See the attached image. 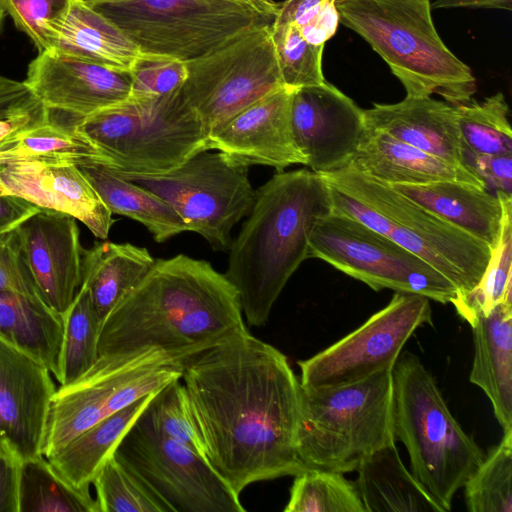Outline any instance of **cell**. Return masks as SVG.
<instances>
[{
    "label": "cell",
    "instance_id": "6da1fadb",
    "mask_svg": "<svg viewBox=\"0 0 512 512\" xmlns=\"http://www.w3.org/2000/svg\"><path fill=\"white\" fill-rule=\"evenodd\" d=\"M181 382L205 458L236 494L307 469L297 450L301 384L274 346L247 330L186 361Z\"/></svg>",
    "mask_w": 512,
    "mask_h": 512
},
{
    "label": "cell",
    "instance_id": "7a4b0ae2",
    "mask_svg": "<svg viewBox=\"0 0 512 512\" xmlns=\"http://www.w3.org/2000/svg\"><path fill=\"white\" fill-rule=\"evenodd\" d=\"M247 331L224 274L184 254L158 259L105 318L99 355L156 347L179 365Z\"/></svg>",
    "mask_w": 512,
    "mask_h": 512
},
{
    "label": "cell",
    "instance_id": "3957f363",
    "mask_svg": "<svg viewBox=\"0 0 512 512\" xmlns=\"http://www.w3.org/2000/svg\"><path fill=\"white\" fill-rule=\"evenodd\" d=\"M332 211L328 184L308 169L278 172L256 191L224 274L249 325L266 324L286 283L309 258L314 226Z\"/></svg>",
    "mask_w": 512,
    "mask_h": 512
},
{
    "label": "cell",
    "instance_id": "277c9868",
    "mask_svg": "<svg viewBox=\"0 0 512 512\" xmlns=\"http://www.w3.org/2000/svg\"><path fill=\"white\" fill-rule=\"evenodd\" d=\"M321 176L329 186L333 211L409 250L447 278L457 293L478 284L491 257L488 245L350 166Z\"/></svg>",
    "mask_w": 512,
    "mask_h": 512
},
{
    "label": "cell",
    "instance_id": "5b68a950",
    "mask_svg": "<svg viewBox=\"0 0 512 512\" xmlns=\"http://www.w3.org/2000/svg\"><path fill=\"white\" fill-rule=\"evenodd\" d=\"M340 23L360 35L402 83L406 96L472 100L471 69L444 44L430 0H337Z\"/></svg>",
    "mask_w": 512,
    "mask_h": 512
},
{
    "label": "cell",
    "instance_id": "8992f818",
    "mask_svg": "<svg viewBox=\"0 0 512 512\" xmlns=\"http://www.w3.org/2000/svg\"><path fill=\"white\" fill-rule=\"evenodd\" d=\"M392 372L395 437L409 454L412 475L445 512L450 511L455 494L484 454L454 418L416 355L401 353Z\"/></svg>",
    "mask_w": 512,
    "mask_h": 512
},
{
    "label": "cell",
    "instance_id": "52a82bcc",
    "mask_svg": "<svg viewBox=\"0 0 512 512\" xmlns=\"http://www.w3.org/2000/svg\"><path fill=\"white\" fill-rule=\"evenodd\" d=\"M393 368L337 386L302 388L297 450L307 468L347 473L395 443Z\"/></svg>",
    "mask_w": 512,
    "mask_h": 512
},
{
    "label": "cell",
    "instance_id": "ba28073f",
    "mask_svg": "<svg viewBox=\"0 0 512 512\" xmlns=\"http://www.w3.org/2000/svg\"><path fill=\"white\" fill-rule=\"evenodd\" d=\"M71 124L95 149L94 163L121 172L164 173L208 150V133L179 88L154 99L129 97Z\"/></svg>",
    "mask_w": 512,
    "mask_h": 512
},
{
    "label": "cell",
    "instance_id": "9c48e42d",
    "mask_svg": "<svg viewBox=\"0 0 512 512\" xmlns=\"http://www.w3.org/2000/svg\"><path fill=\"white\" fill-rule=\"evenodd\" d=\"M278 6L272 0H127L93 9L116 24L141 54L187 62L272 25Z\"/></svg>",
    "mask_w": 512,
    "mask_h": 512
},
{
    "label": "cell",
    "instance_id": "30bf717a",
    "mask_svg": "<svg viewBox=\"0 0 512 512\" xmlns=\"http://www.w3.org/2000/svg\"><path fill=\"white\" fill-rule=\"evenodd\" d=\"M181 375L182 366L156 347L99 355L86 372L57 387L42 454L48 458L89 427Z\"/></svg>",
    "mask_w": 512,
    "mask_h": 512
},
{
    "label": "cell",
    "instance_id": "8fae6325",
    "mask_svg": "<svg viewBox=\"0 0 512 512\" xmlns=\"http://www.w3.org/2000/svg\"><path fill=\"white\" fill-rule=\"evenodd\" d=\"M201 151L182 165L157 174L113 170L166 201L188 227L217 250H229L231 231L251 211L256 191L248 167L224 153ZM109 168V167H108Z\"/></svg>",
    "mask_w": 512,
    "mask_h": 512
},
{
    "label": "cell",
    "instance_id": "7c38bea8",
    "mask_svg": "<svg viewBox=\"0 0 512 512\" xmlns=\"http://www.w3.org/2000/svg\"><path fill=\"white\" fill-rule=\"evenodd\" d=\"M309 258H319L375 291L423 295L450 303L456 287L427 262L385 235L332 211L309 237Z\"/></svg>",
    "mask_w": 512,
    "mask_h": 512
},
{
    "label": "cell",
    "instance_id": "4fadbf2b",
    "mask_svg": "<svg viewBox=\"0 0 512 512\" xmlns=\"http://www.w3.org/2000/svg\"><path fill=\"white\" fill-rule=\"evenodd\" d=\"M186 64L188 77L179 91L208 134L257 100L285 87L271 25L245 33Z\"/></svg>",
    "mask_w": 512,
    "mask_h": 512
},
{
    "label": "cell",
    "instance_id": "5bb4252c",
    "mask_svg": "<svg viewBox=\"0 0 512 512\" xmlns=\"http://www.w3.org/2000/svg\"><path fill=\"white\" fill-rule=\"evenodd\" d=\"M114 456L171 512H244L236 494L208 461L155 431L142 413Z\"/></svg>",
    "mask_w": 512,
    "mask_h": 512
},
{
    "label": "cell",
    "instance_id": "9a60e30c",
    "mask_svg": "<svg viewBox=\"0 0 512 512\" xmlns=\"http://www.w3.org/2000/svg\"><path fill=\"white\" fill-rule=\"evenodd\" d=\"M432 325L430 299L395 292L360 327L314 356L298 362L303 388L337 386L393 368L413 333Z\"/></svg>",
    "mask_w": 512,
    "mask_h": 512
},
{
    "label": "cell",
    "instance_id": "2e32d148",
    "mask_svg": "<svg viewBox=\"0 0 512 512\" xmlns=\"http://www.w3.org/2000/svg\"><path fill=\"white\" fill-rule=\"evenodd\" d=\"M291 125L305 165L320 175L349 166L366 129L364 110L327 81L294 90Z\"/></svg>",
    "mask_w": 512,
    "mask_h": 512
},
{
    "label": "cell",
    "instance_id": "e0dca14e",
    "mask_svg": "<svg viewBox=\"0 0 512 512\" xmlns=\"http://www.w3.org/2000/svg\"><path fill=\"white\" fill-rule=\"evenodd\" d=\"M56 390L42 363L0 339V448L20 461L43 455Z\"/></svg>",
    "mask_w": 512,
    "mask_h": 512
},
{
    "label": "cell",
    "instance_id": "ac0fdd59",
    "mask_svg": "<svg viewBox=\"0 0 512 512\" xmlns=\"http://www.w3.org/2000/svg\"><path fill=\"white\" fill-rule=\"evenodd\" d=\"M42 300L64 314L83 282V251L77 220L40 208L14 230Z\"/></svg>",
    "mask_w": 512,
    "mask_h": 512
},
{
    "label": "cell",
    "instance_id": "d6986e66",
    "mask_svg": "<svg viewBox=\"0 0 512 512\" xmlns=\"http://www.w3.org/2000/svg\"><path fill=\"white\" fill-rule=\"evenodd\" d=\"M24 82L45 109L77 119L121 104L131 95L129 72L54 50L39 52Z\"/></svg>",
    "mask_w": 512,
    "mask_h": 512
},
{
    "label": "cell",
    "instance_id": "ffe728a7",
    "mask_svg": "<svg viewBox=\"0 0 512 512\" xmlns=\"http://www.w3.org/2000/svg\"><path fill=\"white\" fill-rule=\"evenodd\" d=\"M293 92L282 87L240 111L208 134V150H218L247 167L264 165L278 172L305 165L291 125Z\"/></svg>",
    "mask_w": 512,
    "mask_h": 512
},
{
    "label": "cell",
    "instance_id": "44dd1931",
    "mask_svg": "<svg viewBox=\"0 0 512 512\" xmlns=\"http://www.w3.org/2000/svg\"><path fill=\"white\" fill-rule=\"evenodd\" d=\"M0 194L69 214L101 240L107 239L114 223L111 211L73 163L23 160L0 164Z\"/></svg>",
    "mask_w": 512,
    "mask_h": 512
},
{
    "label": "cell",
    "instance_id": "7402d4cb",
    "mask_svg": "<svg viewBox=\"0 0 512 512\" xmlns=\"http://www.w3.org/2000/svg\"><path fill=\"white\" fill-rule=\"evenodd\" d=\"M365 126L382 131L453 165L470 167L455 105L429 97H408L364 110Z\"/></svg>",
    "mask_w": 512,
    "mask_h": 512
},
{
    "label": "cell",
    "instance_id": "603a6c76",
    "mask_svg": "<svg viewBox=\"0 0 512 512\" xmlns=\"http://www.w3.org/2000/svg\"><path fill=\"white\" fill-rule=\"evenodd\" d=\"M349 166L384 184L455 180L487 188L470 167L453 165L368 127Z\"/></svg>",
    "mask_w": 512,
    "mask_h": 512
},
{
    "label": "cell",
    "instance_id": "cb8c5ba5",
    "mask_svg": "<svg viewBox=\"0 0 512 512\" xmlns=\"http://www.w3.org/2000/svg\"><path fill=\"white\" fill-rule=\"evenodd\" d=\"M387 185L490 249L496 246L503 207L499 197L487 188L455 180Z\"/></svg>",
    "mask_w": 512,
    "mask_h": 512
},
{
    "label": "cell",
    "instance_id": "d4e9b609",
    "mask_svg": "<svg viewBox=\"0 0 512 512\" xmlns=\"http://www.w3.org/2000/svg\"><path fill=\"white\" fill-rule=\"evenodd\" d=\"M470 326L474 342L470 382L490 400L503 432L512 430V302L500 303Z\"/></svg>",
    "mask_w": 512,
    "mask_h": 512
},
{
    "label": "cell",
    "instance_id": "484cf974",
    "mask_svg": "<svg viewBox=\"0 0 512 512\" xmlns=\"http://www.w3.org/2000/svg\"><path fill=\"white\" fill-rule=\"evenodd\" d=\"M63 315L40 297L0 292V339L42 363L56 378L61 372Z\"/></svg>",
    "mask_w": 512,
    "mask_h": 512
},
{
    "label": "cell",
    "instance_id": "4316f807",
    "mask_svg": "<svg viewBox=\"0 0 512 512\" xmlns=\"http://www.w3.org/2000/svg\"><path fill=\"white\" fill-rule=\"evenodd\" d=\"M356 471L365 512H445L407 470L395 443L366 457Z\"/></svg>",
    "mask_w": 512,
    "mask_h": 512
},
{
    "label": "cell",
    "instance_id": "83f0119b",
    "mask_svg": "<svg viewBox=\"0 0 512 512\" xmlns=\"http://www.w3.org/2000/svg\"><path fill=\"white\" fill-rule=\"evenodd\" d=\"M150 252L130 243H97L83 251V282L94 310L104 322L113 308L155 263Z\"/></svg>",
    "mask_w": 512,
    "mask_h": 512
},
{
    "label": "cell",
    "instance_id": "f1b7e54d",
    "mask_svg": "<svg viewBox=\"0 0 512 512\" xmlns=\"http://www.w3.org/2000/svg\"><path fill=\"white\" fill-rule=\"evenodd\" d=\"M156 393L142 397L102 419L72 438L47 459L70 484L77 488H90L101 467L114 454Z\"/></svg>",
    "mask_w": 512,
    "mask_h": 512
},
{
    "label": "cell",
    "instance_id": "f546056e",
    "mask_svg": "<svg viewBox=\"0 0 512 512\" xmlns=\"http://www.w3.org/2000/svg\"><path fill=\"white\" fill-rule=\"evenodd\" d=\"M53 50L125 72H130L141 55L116 24L80 0L72 1Z\"/></svg>",
    "mask_w": 512,
    "mask_h": 512
},
{
    "label": "cell",
    "instance_id": "4dcf8cb0",
    "mask_svg": "<svg viewBox=\"0 0 512 512\" xmlns=\"http://www.w3.org/2000/svg\"><path fill=\"white\" fill-rule=\"evenodd\" d=\"M113 214L129 217L142 223L156 242L188 231V227L175 210L153 192L94 163L78 165Z\"/></svg>",
    "mask_w": 512,
    "mask_h": 512
},
{
    "label": "cell",
    "instance_id": "1f68e13d",
    "mask_svg": "<svg viewBox=\"0 0 512 512\" xmlns=\"http://www.w3.org/2000/svg\"><path fill=\"white\" fill-rule=\"evenodd\" d=\"M93 146L71 122L61 124L45 109L31 122L16 128L0 141V164L23 160L96 162Z\"/></svg>",
    "mask_w": 512,
    "mask_h": 512
},
{
    "label": "cell",
    "instance_id": "d6a6232c",
    "mask_svg": "<svg viewBox=\"0 0 512 512\" xmlns=\"http://www.w3.org/2000/svg\"><path fill=\"white\" fill-rule=\"evenodd\" d=\"M503 216L499 239L478 284L466 293H457L451 304L469 324L489 314L497 305L512 302V195L496 191Z\"/></svg>",
    "mask_w": 512,
    "mask_h": 512
},
{
    "label": "cell",
    "instance_id": "836d02e7",
    "mask_svg": "<svg viewBox=\"0 0 512 512\" xmlns=\"http://www.w3.org/2000/svg\"><path fill=\"white\" fill-rule=\"evenodd\" d=\"M18 497L19 512H100L90 488L70 484L44 455L21 462Z\"/></svg>",
    "mask_w": 512,
    "mask_h": 512
},
{
    "label": "cell",
    "instance_id": "e575fe53",
    "mask_svg": "<svg viewBox=\"0 0 512 512\" xmlns=\"http://www.w3.org/2000/svg\"><path fill=\"white\" fill-rule=\"evenodd\" d=\"M458 125L467 159L480 155L512 154L509 106L503 93L482 102L455 105Z\"/></svg>",
    "mask_w": 512,
    "mask_h": 512
},
{
    "label": "cell",
    "instance_id": "d590c367",
    "mask_svg": "<svg viewBox=\"0 0 512 512\" xmlns=\"http://www.w3.org/2000/svg\"><path fill=\"white\" fill-rule=\"evenodd\" d=\"M63 320L59 386L78 378L99 357L102 322L94 310L85 286H81L72 304L63 314Z\"/></svg>",
    "mask_w": 512,
    "mask_h": 512
},
{
    "label": "cell",
    "instance_id": "8d00e7d4",
    "mask_svg": "<svg viewBox=\"0 0 512 512\" xmlns=\"http://www.w3.org/2000/svg\"><path fill=\"white\" fill-rule=\"evenodd\" d=\"M463 488L470 512H512V430L503 432Z\"/></svg>",
    "mask_w": 512,
    "mask_h": 512
},
{
    "label": "cell",
    "instance_id": "74e56055",
    "mask_svg": "<svg viewBox=\"0 0 512 512\" xmlns=\"http://www.w3.org/2000/svg\"><path fill=\"white\" fill-rule=\"evenodd\" d=\"M285 512H365L355 483L343 473L307 468L295 475Z\"/></svg>",
    "mask_w": 512,
    "mask_h": 512
},
{
    "label": "cell",
    "instance_id": "f35d334b",
    "mask_svg": "<svg viewBox=\"0 0 512 512\" xmlns=\"http://www.w3.org/2000/svg\"><path fill=\"white\" fill-rule=\"evenodd\" d=\"M92 485L100 512H171L114 454L101 467Z\"/></svg>",
    "mask_w": 512,
    "mask_h": 512
},
{
    "label": "cell",
    "instance_id": "ab89813d",
    "mask_svg": "<svg viewBox=\"0 0 512 512\" xmlns=\"http://www.w3.org/2000/svg\"><path fill=\"white\" fill-rule=\"evenodd\" d=\"M271 34L285 87L296 90L326 81L322 70L324 46L309 43L293 24L273 22Z\"/></svg>",
    "mask_w": 512,
    "mask_h": 512
},
{
    "label": "cell",
    "instance_id": "60d3db41",
    "mask_svg": "<svg viewBox=\"0 0 512 512\" xmlns=\"http://www.w3.org/2000/svg\"><path fill=\"white\" fill-rule=\"evenodd\" d=\"M142 415L159 434L185 445L205 458V449L191 414L181 378L160 389L152 397Z\"/></svg>",
    "mask_w": 512,
    "mask_h": 512
},
{
    "label": "cell",
    "instance_id": "b9f144b4",
    "mask_svg": "<svg viewBox=\"0 0 512 512\" xmlns=\"http://www.w3.org/2000/svg\"><path fill=\"white\" fill-rule=\"evenodd\" d=\"M73 0H0V6L39 52L53 50Z\"/></svg>",
    "mask_w": 512,
    "mask_h": 512
},
{
    "label": "cell",
    "instance_id": "7bdbcfd3",
    "mask_svg": "<svg viewBox=\"0 0 512 512\" xmlns=\"http://www.w3.org/2000/svg\"><path fill=\"white\" fill-rule=\"evenodd\" d=\"M337 0H283L274 23L295 25L311 44L324 46L340 23Z\"/></svg>",
    "mask_w": 512,
    "mask_h": 512
},
{
    "label": "cell",
    "instance_id": "ee69618b",
    "mask_svg": "<svg viewBox=\"0 0 512 512\" xmlns=\"http://www.w3.org/2000/svg\"><path fill=\"white\" fill-rule=\"evenodd\" d=\"M133 99H154L178 89L188 77L186 62L159 56L143 55L130 70Z\"/></svg>",
    "mask_w": 512,
    "mask_h": 512
},
{
    "label": "cell",
    "instance_id": "f6af8a7d",
    "mask_svg": "<svg viewBox=\"0 0 512 512\" xmlns=\"http://www.w3.org/2000/svg\"><path fill=\"white\" fill-rule=\"evenodd\" d=\"M1 291H17L41 298L26 266L14 231L0 235Z\"/></svg>",
    "mask_w": 512,
    "mask_h": 512
},
{
    "label": "cell",
    "instance_id": "bcb514c9",
    "mask_svg": "<svg viewBox=\"0 0 512 512\" xmlns=\"http://www.w3.org/2000/svg\"><path fill=\"white\" fill-rule=\"evenodd\" d=\"M468 164L486 187L512 195V154L473 156Z\"/></svg>",
    "mask_w": 512,
    "mask_h": 512
},
{
    "label": "cell",
    "instance_id": "7dc6e473",
    "mask_svg": "<svg viewBox=\"0 0 512 512\" xmlns=\"http://www.w3.org/2000/svg\"><path fill=\"white\" fill-rule=\"evenodd\" d=\"M42 107L24 81L0 74V120L34 112Z\"/></svg>",
    "mask_w": 512,
    "mask_h": 512
},
{
    "label": "cell",
    "instance_id": "c3c4849f",
    "mask_svg": "<svg viewBox=\"0 0 512 512\" xmlns=\"http://www.w3.org/2000/svg\"><path fill=\"white\" fill-rule=\"evenodd\" d=\"M21 462L0 448V512H19V474Z\"/></svg>",
    "mask_w": 512,
    "mask_h": 512
},
{
    "label": "cell",
    "instance_id": "681fc988",
    "mask_svg": "<svg viewBox=\"0 0 512 512\" xmlns=\"http://www.w3.org/2000/svg\"><path fill=\"white\" fill-rule=\"evenodd\" d=\"M39 209L20 197L0 194V235L14 231Z\"/></svg>",
    "mask_w": 512,
    "mask_h": 512
},
{
    "label": "cell",
    "instance_id": "f907efd6",
    "mask_svg": "<svg viewBox=\"0 0 512 512\" xmlns=\"http://www.w3.org/2000/svg\"><path fill=\"white\" fill-rule=\"evenodd\" d=\"M432 8H488L508 10L512 9V0H435Z\"/></svg>",
    "mask_w": 512,
    "mask_h": 512
},
{
    "label": "cell",
    "instance_id": "816d5d0a",
    "mask_svg": "<svg viewBox=\"0 0 512 512\" xmlns=\"http://www.w3.org/2000/svg\"><path fill=\"white\" fill-rule=\"evenodd\" d=\"M43 111L44 107L42 106L40 109L34 112L9 119L0 120V141L16 128L31 122L33 119L42 114Z\"/></svg>",
    "mask_w": 512,
    "mask_h": 512
},
{
    "label": "cell",
    "instance_id": "f5cc1de1",
    "mask_svg": "<svg viewBox=\"0 0 512 512\" xmlns=\"http://www.w3.org/2000/svg\"><path fill=\"white\" fill-rule=\"evenodd\" d=\"M83 4L90 8H97L104 5L116 4L127 0H80Z\"/></svg>",
    "mask_w": 512,
    "mask_h": 512
},
{
    "label": "cell",
    "instance_id": "db71d44e",
    "mask_svg": "<svg viewBox=\"0 0 512 512\" xmlns=\"http://www.w3.org/2000/svg\"><path fill=\"white\" fill-rule=\"evenodd\" d=\"M4 18H5V12L2 9V7L0 6V32H1V29L3 26Z\"/></svg>",
    "mask_w": 512,
    "mask_h": 512
}]
</instances>
